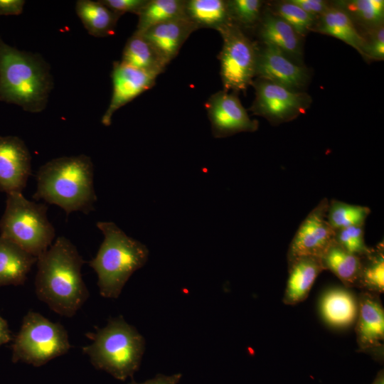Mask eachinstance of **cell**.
Instances as JSON below:
<instances>
[{"label":"cell","instance_id":"1","mask_svg":"<svg viewBox=\"0 0 384 384\" xmlns=\"http://www.w3.org/2000/svg\"><path fill=\"white\" fill-rule=\"evenodd\" d=\"M84 263L73 242L58 237L37 257L36 297L55 313L73 317L90 296L81 273Z\"/></svg>","mask_w":384,"mask_h":384},{"label":"cell","instance_id":"2","mask_svg":"<svg viewBox=\"0 0 384 384\" xmlns=\"http://www.w3.org/2000/svg\"><path fill=\"white\" fill-rule=\"evenodd\" d=\"M93 177L92 161L85 154L53 159L38 169L33 198L56 205L67 215L88 214L97 201Z\"/></svg>","mask_w":384,"mask_h":384},{"label":"cell","instance_id":"3","mask_svg":"<svg viewBox=\"0 0 384 384\" xmlns=\"http://www.w3.org/2000/svg\"><path fill=\"white\" fill-rule=\"evenodd\" d=\"M53 87L50 67L40 55L18 50L0 39L1 100L40 112Z\"/></svg>","mask_w":384,"mask_h":384},{"label":"cell","instance_id":"4","mask_svg":"<svg viewBox=\"0 0 384 384\" xmlns=\"http://www.w3.org/2000/svg\"><path fill=\"white\" fill-rule=\"evenodd\" d=\"M96 225L104 240L88 264L97 275L100 295L117 299L132 274L147 262L149 250L113 222L99 221Z\"/></svg>","mask_w":384,"mask_h":384},{"label":"cell","instance_id":"5","mask_svg":"<svg viewBox=\"0 0 384 384\" xmlns=\"http://www.w3.org/2000/svg\"><path fill=\"white\" fill-rule=\"evenodd\" d=\"M92 342L82 348L92 365L117 380L132 378L139 368L145 350V339L123 316L111 318L107 324L89 332Z\"/></svg>","mask_w":384,"mask_h":384},{"label":"cell","instance_id":"6","mask_svg":"<svg viewBox=\"0 0 384 384\" xmlns=\"http://www.w3.org/2000/svg\"><path fill=\"white\" fill-rule=\"evenodd\" d=\"M48 206L26 198L22 192L6 194L0 220V236L38 257L53 244V225L47 217Z\"/></svg>","mask_w":384,"mask_h":384},{"label":"cell","instance_id":"7","mask_svg":"<svg viewBox=\"0 0 384 384\" xmlns=\"http://www.w3.org/2000/svg\"><path fill=\"white\" fill-rule=\"evenodd\" d=\"M11 348L14 363L20 361L39 367L67 353L71 345L62 324L30 311L23 317Z\"/></svg>","mask_w":384,"mask_h":384},{"label":"cell","instance_id":"8","mask_svg":"<svg viewBox=\"0 0 384 384\" xmlns=\"http://www.w3.org/2000/svg\"><path fill=\"white\" fill-rule=\"evenodd\" d=\"M218 32L223 39L218 59L223 90L245 93L255 78L259 43L232 22Z\"/></svg>","mask_w":384,"mask_h":384},{"label":"cell","instance_id":"9","mask_svg":"<svg viewBox=\"0 0 384 384\" xmlns=\"http://www.w3.org/2000/svg\"><path fill=\"white\" fill-rule=\"evenodd\" d=\"M255 99L249 110L272 125L291 122L304 114L312 103L306 92H296L280 85L256 78L251 84Z\"/></svg>","mask_w":384,"mask_h":384},{"label":"cell","instance_id":"10","mask_svg":"<svg viewBox=\"0 0 384 384\" xmlns=\"http://www.w3.org/2000/svg\"><path fill=\"white\" fill-rule=\"evenodd\" d=\"M329 200L323 198L307 215L292 240L288 263L302 257H321L335 240V230L326 220Z\"/></svg>","mask_w":384,"mask_h":384},{"label":"cell","instance_id":"11","mask_svg":"<svg viewBox=\"0 0 384 384\" xmlns=\"http://www.w3.org/2000/svg\"><path fill=\"white\" fill-rule=\"evenodd\" d=\"M255 78H261L296 92H305L311 71L277 48L259 43Z\"/></svg>","mask_w":384,"mask_h":384},{"label":"cell","instance_id":"12","mask_svg":"<svg viewBox=\"0 0 384 384\" xmlns=\"http://www.w3.org/2000/svg\"><path fill=\"white\" fill-rule=\"evenodd\" d=\"M238 95L223 90L213 94L206 101L205 107L214 137L223 138L257 130L258 121L250 119Z\"/></svg>","mask_w":384,"mask_h":384},{"label":"cell","instance_id":"13","mask_svg":"<svg viewBox=\"0 0 384 384\" xmlns=\"http://www.w3.org/2000/svg\"><path fill=\"white\" fill-rule=\"evenodd\" d=\"M157 77L131 67L121 60L114 61L111 73L112 95L109 106L102 117V124L105 126L110 125L114 112L153 87Z\"/></svg>","mask_w":384,"mask_h":384},{"label":"cell","instance_id":"14","mask_svg":"<svg viewBox=\"0 0 384 384\" xmlns=\"http://www.w3.org/2000/svg\"><path fill=\"white\" fill-rule=\"evenodd\" d=\"M31 174V156L22 139L0 136V191L22 192Z\"/></svg>","mask_w":384,"mask_h":384},{"label":"cell","instance_id":"15","mask_svg":"<svg viewBox=\"0 0 384 384\" xmlns=\"http://www.w3.org/2000/svg\"><path fill=\"white\" fill-rule=\"evenodd\" d=\"M356 333L360 349L383 356L384 309L378 294L363 292L358 299Z\"/></svg>","mask_w":384,"mask_h":384},{"label":"cell","instance_id":"16","mask_svg":"<svg viewBox=\"0 0 384 384\" xmlns=\"http://www.w3.org/2000/svg\"><path fill=\"white\" fill-rule=\"evenodd\" d=\"M259 43L272 46L293 60L303 63V41L294 29L265 5L261 20L255 30Z\"/></svg>","mask_w":384,"mask_h":384},{"label":"cell","instance_id":"17","mask_svg":"<svg viewBox=\"0 0 384 384\" xmlns=\"http://www.w3.org/2000/svg\"><path fill=\"white\" fill-rule=\"evenodd\" d=\"M198 30L186 16L155 25L141 33L167 66L178 54L190 35Z\"/></svg>","mask_w":384,"mask_h":384},{"label":"cell","instance_id":"18","mask_svg":"<svg viewBox=\"0 0 384 384\" xmlns=\"http://www.w3.org/2000/svg\"><path fill=\"white\" fill-rule=\"evenodd\" d=\"M311 31L342 41L366 59L365 37L358 31L347 14L331 2L328 9L317 18Z\"/></svg>","mask_w":384,"mask_h":384},{"label":"cell","instance_id":"19","mask_svg":"<svg viewBox=\"0 0 384 384\" xmlns=\"http://www.w3.org/2000/svg\"><path fill=\"white\" fill-rule=\"evenodd\" d=\"M289 277L283 302L294 305L303 302L318 275L324 270L320 257H302L288 263Z\"/></svg>","mask_w":384,"mask_h":384},{"label":"cell","instance_id":"20","mask_svg":"<svg viewBox=\"0 0 384 384\" xmlns=\"http://www.w3.org/2000/svg\"><path fill=\"white\" fill-rule=\"evenodd\" d=\"M37 257L0 236V287L21 285Z\"/></svg>","mask_w":384,"mask_h":384},{"label":"cell","instance_id":"21","mask_svg":"<svg viewBox=\"0 0 384 384\" xmlns=\"http://www.w3.org/2000/svg\"><path fill=\"white\" fill-rule=\"evenodd\" d=\"M320 310L324 319L329 324L344 328L356 321L358 302L346 289L334 288L323 295L320 302Z\"/></svg>","mask_w":384,"mask_h":384},{"label":"cell","instance_id":"22","mask_svg":"<svg viewBox=\"0 0 384 384\" xmlns=\"http://www.w3.org/2000/svg\"><path fill=\"white\" fill-rule=\"evenodd\" d=\"M363 258L352 254L335 240L321 257L324 270L333 272L346 287H358Z\"/></svg>","mask_w":384,"mask_h":384},{"label":"cell","instance_id":"23","mask_svg":"<svg viewBox=\"0 0 384 384\" xmlns=\"http://www.w3.org/2000/svg\"><path fill=\"white\" fill-rule=\"evenodd\" d=\"M331 3L347 14L363 36L383 26V0H338Z\"/></svg>","mask_w":384,"mask_h":384},{"label":"cell","instance_id":"24","mask_svg":"<svg viewBox=\"0 0 384 384\" xmlns=\"http://www.w3.org/2000/svg\"><path fill=\"white\" fill-rule=\"evenodd\" d=\"M75 10L91 36L103 38L114 35L120 16L100 1L79 0L76 2Z\"/></svg>","mask_w":384,"mask_h":384},{"label":"cell","instance_id":"25","mask_svg":"<svg viewBox=\"0 0 384 384\" xmlns=\"http://www.w3.org/2000/svg\"><path fill=\"white\" fill-rule=\"evenodd\" d=\"M185 15L198 29L218 31L231 23L227 0H186Z\"/></svg>","mask_w":384,"mask_h":384},{"label":"cell","instance_id":"26","mask_svg":"<svg viewBox=\"0 0 384 384\" xmlns=\"http://www.w3.org/2000/svg\"><path fill=\"white\" fill-rule=\"evenodd\" d=\"M121 61L157 76L164 73L166 67L143 35L135 31L124 46Z\"/></svg>","mask_w":384,"mask_h":384},{"label":"cell","instance_id":"27","mask_svg":"<svg viewBox=\"0 0 384 384\" xmlns=\"http://www.w3.org/2000/svg\"><path fill=\"white\" fill-rule=\"evenodd\" d=\"M185 4L186 0H148L137 15L135 32L142 33L155 25L186 16Z\"/></svg>","mask_w":384,"mask_h":384},{"label":"cell","instance_id":"28","mask_svg":"<svg viewBox=\"0 0 384 384\" xmlns=\"http://www.w3.org/2000/svg\"><path fill=\"white\" fill-rule=\"evenodd\" d=\"M370 213L368 207L332 199L329 201L326 220L336 231L353 225H363Z\"/></svg>","mask_w":384,"mask_h":384},{"label":"cell","instance_id":"29","mask_svg":"<svg viewBox=\"0 0 384 384\" xmlns=\"http://www.w3.org/2000/svg\"><path fill=\"white\" fill-rule=\"evenodd\" d=\"M358 287L366 292L379 294L384 291V255L383 243L363 258Z\"/></svg>","mask_w":384,"mask_h":384},{"label":"cell","instance_id":"30","mask_svg":"<svg viewBox=\"0 0 384 384\" xmlns=\"http://www.w3.org/2000/svg\"><path fill=\"white\" fill-rule=\"evenodd\" d=\"M231 22L249 34L258 26L265 2L261 0H227Z\"/></svg>","mask_w":384,"mask_h":384},{"label":"cell","instance_id":"31","mask_svg":"<svg viewBox=\"0 0 384 384\" xmlns=\"http://www.w3.org/2000/svg\"><path fill=\"white\" fill-rule=\"evenodd\" d=\"M265 7L285 21L302 38L312 31L316 22L313 17L289 0L265 3Z\"/></svg>","mask_w":384,"mask_h":384},{"label":"cell","instance_id":"32","mask_svg":"<svg viewBox=\"0 0 384 384\" xmlns=\"http://www.w3.org/2000/svg\"><path fill=\"white\" fill-rule=\"evenodd\" d=\"M363 225H353L335 231V241L349 252L361 257L369 255L373 248L364 240Z\"/></svg>","mask_w":384,"mask_h":384},{"label":"cell","instance_id":"33","mask_svg":"<svg viewBox=\"0 0 384 384\" xmlns=\"http://www.w3.org/2000/svg\"><path fill=\"white\" fill-rule=\"evenodd\" d=\"M366 61L384 60V26H381L364 36Z\"/></svg>","mask_w":384,"mask_h":384},{"label":"cell","instance_id":"34","mask_svg":"<svg viewBox=\"0 0 384 384\" xmlns=\"http://www.w3.org/2000/svg\"><path fill=\"white\" fill-rule=\"evenodd\" d=\"M100 1L112 11L121 16L125 13L138 15L148 0H101Z\"/></svg>","mask_w":384,"mask_h":384},{"label":"cell","instance_id":"35","mask_svg":"<svg viewBox=\"0 0 384 384\" xmlns=\"http://www.w3.org/2000/svg\"><path fill=\"white\" fill-rule=\"evenodd\" d=\"M298 6L316 21L328 9L329 1L324 0H289Z\"/></svg>","mask_w":384,"mask_h":384},{"label":"cell","instance_id":"36","mask_svg":"<svg viewBox=\"0 0 384 384\" xmlns=\"http://www.w3.org/2000/svg\"><path fill=\"white\" fill-rule=\"evenodd\" d=\"M24 4L23 0H0V15H19Z\"/></svg>","mask_w":384,"mask_h":384},{"label":"cell","instance_id":"37","mask_svg":"<svg viewBox=\"0 0 384 384\" xmlns=\"http://www.w3.org/2000/svg\"><path fill=\"white\" fill-rule=\"evenodd\" d=\"M181 377L182 375L181 373H176L171 375L158 374L154 378L144 383H139L132 380L128 384H178Z\"/></svg>","mask_w":384,"mask_h":384},{"label":"cell","instance_id":"38","mask_svg":"<svg viewBox=\"0 0 384 384\" xmlns=\"http://www.w3.org/2000/svg\"><path fill=\"white\" fill-rule=\"evenodd\" d=\"M12 339L11 332L7 321L0 316V346Z\"/></svg>","mask_w":384,"mask_h":384},{"label":"cell","instance_id":"39","mask_svg":"<svg viewBox=\"0 0 384 384\" xmlns=\"http://www.w3.org/2000/svg\"><path fill=\"white\" fill-rule=\"evenodd\" d=\"M371 384H384V372L383 370H380L374 380Z\"/></svg>","mask_w":384,"mask_h":384}]
</instances>
